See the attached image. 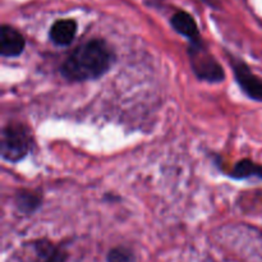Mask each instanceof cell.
<instances>
[{
    "label": "cell",
    "mask_w": 262,
    "mask_h": 262,
    "mask_svg": "<svg viewBox=\"0 0 262 262\" xmlns=\"http://www.w3.org/2000/svg\"><path fill=\"white\" fill-rule=\"evenodd\" d=\"M114 61L112 46L101 38H91L69 54L61 64L60 74L68 82L95 81L106 74Z\"/></svg>",
    "instance_id": "1"
},
{
    "label": "cell",
    "mask_w": 262,
    "mask_h": 262,
    "mask_svg": "<svg viewBox=\"0 0 262 262\" xmlns=\"http://www.w3.org/2000/svg\"><path fill=\"white\" fill-rule=\"evenodd\" d=\"M32 130L20 122H10L2 129L0 155L8 163H19L32 151Z\"/></svg>",
    "instance_id": "2"
},
{
    "label": "cell",
    "mask_w": 262,
    "mask_h": 262,
    "mask_svg": "<svg viewBox=\"0 0 262 262\" xmlns=\"http://www.w3.org/2000/svg\"><path fill=\"white\" fill-rule=\"evenodd\" d=\"M188 56L192 71L197 78L210 83H220L224 81L225 73L222 64L210 54L204 41L200 43H189Z\"/></svg>",
    "instance_id": "3"
},
{
    "label": "cell",
    "mask_w": 262,
    "mask_h": 262,
    "mask_svg": "<svg viewBox=\"0 0 262 262\" xmlns=\"http://www.w3.org/2000/svg\"><path fill=\"white\" fill-rule=\"evenodd\" d=\"M232 64L233 73H234L235 82L243 94L247 95L253 101L262 102V79L258 76H256L247 63L239 60L237 58L230 59Z\"/></svg>",
    "instance_id": "4"
},
{
    "label": "cell",
    "mask_w": 262,
    "mask_h": 262,
    "mask_svg": "<svg viewBox=\"0 0 262 262\" xmlns=\"http://www.w3.org/2000/svg\"><path fill=\"white\" fill-rule=\"evenodd\" d=\"M26 40L17 28L3 25L0 28V55L3 58H17L25 51Z\"/></svg>",
    "instance_id": "5"
},
{
    "label": "cell",
    "mask_w": 262,
    "mask_h": 262,
    "mask_svg": "<svg viewBox=\"0 0 262 262\" xmlns=\"http://www.w3.org/2000/svg\"><path fill=\"white\" fill-rule=\"evenodd\" d=\"M170 25L173 30L186 37L189 43L202 42L201 33H200L196 19L186 10H178L177 13H174L170 18Z\"/></svg>",
    "instance_id": "6"
},
{
    "label": "cell",
    "mask_w": 262,
    "mask_h": 262,
    "mask_svg": "<svg viewBox=\"0 0 262 262\" xmlns=\"http://www.w3.org/2000/svg\"><path fill=\"white\" fill-rule=\"evenodd\" d=\"M78 31V25L72 18L58 19L53 23L49 31V38L56 46H69L73 42Z\"/></svg>",
    "instance_id": "7"
},
{
    "label": "cell",
    "mask_w": 262,
    "mask_h": 262,
    "mask_svg": "<svg viewBox=\"0 0 262 262\" xmlns=\"http://www.w3.org/2000/svg\"><path fill=\"white\" fill-rule=\"evenodd\" d=\"M35 262H67L68 253L50 241L41 239L33 243Z\"/></svg>",
    "instance_id": "8"
},
{
    "label": "cell",
    "mask_w": 262,
    "mask_h": 262,
    "mask_svg": "<svg viewBox=\"0 0 262 262\" xmlns=\"http://www.w3.org/2000/svg\"><path fill=\"white\" fill-rule=\"evenodd\" d=\"M228 176L235 181L246 179H260L262 181V164L255 163L251 159H242L233 166L232 171Z\"/></svg>",
    "instance_id": "9"
},
{
    "label": "cell",
    "mask_w": 262,
    "mask_h": 262,
    "mask_svg": "<svg viewBox=\"0 0 262 262\" xmlns=\"http://www.w3.org/2000/svg\"><path fill=\"white\" fill-rule=\"evenodd\" d=\"M14 204L18 211L25 215H30L40 209L42 205V197L30 189H20L15 193Z\"/></svg>",
    "instance_id": "10"
},
{
    "label": "cell",
    "mask_w": 262,
    "mask_h": 262,
    "mask_svg": "<svg viewBox=\"0 0 262 262\" xmlns=\"http://www.w3.org/2000/svg\"><path fill=\"white\" fill-rule=\"evenodd\" d=\"M107 262H135V253L127 247H115L109 251Z\"/></svg>",
    "instance_id": "11"
},
{
    "label": "cell",
    "mask_w": 262,
    "mask_h": 262,
    "mask_svg": "<svg viewBox=\"0 0 262 262\" xmlns=\"http://www.w3.org/2000/svg\"><path fill=\"white\" fill-rule=\"evenodd\" d=\"M202 2H205L206 4H209V5H211V7H215V4H214V2H212V0H202Z\"/></svg>",
    "instance_id": "12"
}]
</instances>
